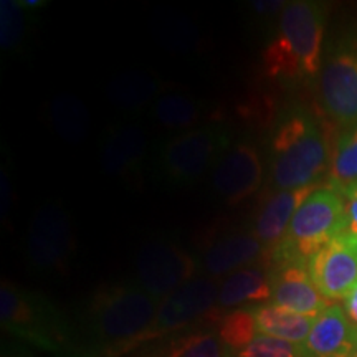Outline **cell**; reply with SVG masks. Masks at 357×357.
<instances>
[{"instance_id": "obj_1", "label": "cell", "mask_w": 357, "mask_h": 357, "mask_svg": "<svg viewBox=\"0 0 357 357\" xmlns=\"http://www.w3.org/2000/svg\"><path fill=\"white\" fill-rule=\"evenodd\" d=\"M159 305L137 283L102 284L86 306V331L93 351L118 357L139 347Z\"/></svg>"}, {"instance_id": "obj_2", "label": "cell", "mask_w": 357, "mask_h": 357, "mask_svg": "<svg viewBox=\"0 0 357 357\" xmlns=\"http://www.w3.org/2000/svg\"><path fill=\"white\" fill-rule=\"evenodd\" d=\"M331 159L326 131L307 111H289L273 128L270 174L278 192L312 187L331 169Z\"/></svg>"}, {"instance_id": "obj_3", "label": "cell", "mask_w": 357, "mask_h": 357, "mask_svg": "<svg viewBox=\"0 0 357 357\" xmlns=\"http://www.w3.org/2000/svg\"><path fill=\"white\" fill-rule=\"evenodd\" d=\"M326 8L318 2H289L280 12L275 37L263 52V68L273 79L314 78L323 68Z\"/></svg>"}, {"instance_id": "obj_4", "label": "cell", "mask_w": 357, "mask_h": 357, "mask_svg": "<svg viewBox=\"0 0 357 357\" xmlns=\"http://www.w3.org/2000/svg\"><path fill=\"white\" fill-rule=\"evenodd\" d=\"M347 230L346 202L333 187H316L300 205L281 242L266 253L275 268L305 265L319 250Z\"/></svg>"}, {"instance_id": "obj_5", "label": "cell", "mask_w": 357, "mask_h": 357, "mask_svg": "<svg viewBox=\"0 0 357 357\" xmlns=\"http://www.w3.org/2000/svg\"><path fill=\"white\" fill-rule=\"evenodd\" d=\"M0 323L7 334L40 351L60 354L71 347L73 334L60 310L43 294L8 280L0 287Z\"/></svg>"}, {"instance_id": "obj_6", "label": "cell", "mask_w": 357, "mask_h": 357, "mask_svg": "<svg viewBox=\"0 0 357 357\" xmlns=\"http://www.w3.org/2000/svg\"><path fill=\"white\" fill-rule=\"evenodd\" d=\"M230 144V134L220 124L189 129L159 146L158 169L167 184L190 187L217 166Z\"/></svg>"}, {"instance_id": "obj_7", "label": "cell", "mask_w": 357, "mask_h": 357, "mask_svg": "<svg viewBox=\"0 0 357 357\" xmlns=\"http://www.w3.org/2000/svg\"><path fill=\"white\" fill-rule=\"evenodd\" d=\"M77 248L73 222L60 200H47L35 211L29 235L26 258L38 271H63Z\"/></svg>"}, {"instance_id": "obj_8", "label": "cell", "mask_w": 357, "mask_h": 357, "mask_svg": "<svg viewBox=\"0 0 357 357\" xmlns=\"http://www.w3.org/2000/svg\"><path fill=\"white\" fill-rule=\"evenodd\" d=\"M326 114L344 126L357 124V33L346 35L326 56L319 73Z\"/></svg>"}, {"instance_id": "obj_9", "label": "cell", "mask_w": 357, "mask_h": 357, "mask_svg": "<svg viewBox=\"0 0 357 357\" xmlns=\"http://www.w3.org/2000/svg\"><path fill=\"white\" fill-rule=\"evenodd\" d=\"M197 268V261L187 250L167 238L142 243L134 257L137 284L159 301L194 280Z\"/></svg>"}, {"instance_id": "obj_10", "label": "cell", "mask_w": 357, "mask_h": 357, "mask_svg": "<svg viewBox=\"0 0 357 357\" xmlns=\"http://www.w3.org/2000/svg\"><path fill=\"white\" fill-rule=\"evenodd\" d=\"M218 303L217 283L207 276L194 278L182 284L160 301L153 326L146 333L142 344L153 339L177 333L213 314Z\"/></svg>"}, {"instance_id": "obj_11", "label": "cell", "mask_w": 357, "mask_h": 357, "mask_svg": "<svg viewBox=\"0 0 357 357\" xmlns=\"http://www.w3.org/2000/svg\"><path fill=\"white\" fill-rule=\"evenodd\" d=\"M263 181L260 153L252 141L231 142L212 172L213 192L227 205H238L252 197Z\"/></svg>"}, {"instance_id": "obj_12", "label": "cell", "mask_w": 357, "mask_h": 357, "mask_svg": "<svg viewBox=\"0 0 357 357\" xmlns=\"http://www.w3.org/2000/svg\"><path fill=\"white\" fill-rule=\"evenodd\" d=\"M307 271L326 300H346L357 287V235H337L311 258Z\"/></svg>"}, {"instance_id": "obj_13", "label": "cell", "mask_w": 357, "mask_h": 357, "mask_svg": "<svg viewBox=\"0 0 357 357\" xmlns=\"http://www.w3.org/2000/svg\"><path fill=\"white\" fill-rule=\"evenodd\" d=\"M357 346V328L346 311L331 305L314 319L310 334L300 344L301 357H351Z\"/></svg>"}, {"instance_id": "obj_14", "label": "cell", "mask_w": 357, "mask_h": 357, "mask_svg": "<svg viewBox=\"0 0 357 357\" xmlns=\"http://www.w3.org/2000/svg\"><path fill=\"white\" fill-rule=\"evenodd\" d=\"M273 298L271 303L307 318H318L329 307L328 300L312 283L305 265H284L270 270Z\"/></svg>"}, {"instance_id": "obj_15", "label": "cell", "mask_w": 357, "mask_h": 357, "mask_svg": "<svg viewBox=\"0 0 357 357\" xmlns=\"http://www.w3.org/2000/svg\"><path fill=\"white\" fill-rule=\"evenodd\" d=\"M265 253V247L255 234L230 231L207 245L200 265L208 276H222L253 265Z\"/></svg>"}, {"instance_id": "obj_16", "label": "cell", "mask_w": 357, "mask_h": 357, "mask_svg": "<svg viewBox=\"0 0 357 357\" xmlns=\"http://www.w3.org/2000/svg\"><path fill=\"white\" fill-rule=\"evenodd\" d=\"M147 136L139 124H114L101 144V167L108 176L121 177L134 171L144 159Z\"/></svg>"}, {"instance_id": "obj_17", "label": "cell", "mask_w": 357, "mask_h": 357, "mask_svg": "<svg viewBox=\"0 0 357 357\" xmlns=\"http://www.w3.org/2000/svg\"><path fill=\"white\" fill-rule=\"evenodd\" d=\"M314 189L316 185L300 190L276 192L261 205L257 213L253 234L257 235V238L265 247L266 253H270L281 242V238L287 234L289 223L293 220V215Z\"/></svg>"}, {"instance_id": "obj_18", "label": "cell", "mask_w": 357, "mask_h": 357, "mask_svg": "<svg viewBox=\"0 0 357 357\" xmlns=\"http://www.w3.org/2000/svg\"><path fill=\"white\" fill-rule=\"evenodd\" d=\"M273 298L270 271L258 265L245 266L227 276L218 288V306L234 307L242 303H265Z\"/></svg>"}, {"instance_id": "obj_19", "label": "cell", "mask_w": 357, "mask_h": 357, "mask_svg": "<svg viewBox=\"0 0 357 357\" xmlns=\"http://www.w3.org/2000/svg\"><path fill=\"white\" fill-rule=\"evenodd\" d=\"M253 316L258 333L263 336L283 339L293 344H301L314 324V318L284 310L275 303L253 307Z\"/></svg>"}, {"instance_id": "obj_20", "label": "cell", "mask_w": 357, "mask_h": 357, "mask_svg": "<svg viewBox=\"0 0 357 357\" xmlns=\"http://www.w3.org/2000/svg\"><path fill=\"white\" fill-rule=\"evenodd\" d=\"M159 82L146 71H126L111 79L108 98L121 109H137L149 105L159 91Z\"/></svg>"}, {"instance_id": "obj_21", "label": "cell", "mask_w": 357, "mask_h": 357, "mask_svg": "<svg viewBox=\"0 0 357 357\" xmlns=\"http://www.w3.org/2000/svg\"><path fill=\"white\" fill-rule=\"evenodd\" d=\"M50 121L61 139L66 142H82L86 139L89 129L88 111L77 96L60 95L50 105Z\"/></svg>"}, {"instance_id": "obj_22", "label": "cell", "mask_w": 357, "mask_h": 357, "mask_svg": "<svg viewBox=\"0 0 357 357\" xmlns=\"http://www.w3.org/2000/svg\"><path fill=\"white\" fill-rule=\"evenodd\" d=\"M357 184V124L339 136L329 169V187L334 190Z\"/></svg>"}, {"instance_id": "obj_23", "label": "cell", "mask_w": 357, "mask_h": 357, "mask_svg": "<svg viewBox=\"0 0 357 357\" xmlns=\"http://www.w3.org/2000/svg\"><path fill=\"white\" fill-rule=\"evenodd\" d=\"M154 119L164 128L185 129L194 126L202 116V108L195 100L184 95H164L154 102Z\"/></svg>"}, {"instance_id": "obj_24", "label": "cell", "mask_w": 357, "mask_h": 357, "mask_svg": "<svg viewBox=\"0 0 357 357\" xmlns=\"http://www.w3.org/2000/svg\"><path fill=\"white\" fill-rule=\"evenodd\" d=\"M257 323L253 310H234L217 321V336L231 354L245 349L255 339Z\"/></svg>"}, {"instance_id": "obj_25", "label": "cell", "mask_w": 357, "mask_h": 357, "mask_svg": "<svg viewBox=\"0 0 357 357\" xmlns=\"http://www.w3.org/2000/svg\"><path fill=\"white\" fill-rule=\"evenodd\" d=\"M164 357H234L217 334L195 331L172 339Z\"/></svg>"}, {"instance_id": "obj_26", "label": "cell", "mask_w": 357, "mask_h": 357, "mask_svg": "<svg viewBox=\"0 0 357 357\" xmlns=\"http://www.w3.org/2000/svg\"><path fill=\"white\" fill-rule=\"evenodd\" d=\"M24 8L20 2H0V43L3 50H15L24 38Z\"/></svg>"}, {"instance_id": "obj_27", "label": "cell", "mask_w": 357, "mask_h": 357, "mask_svg": "<svg viewBox=\"0 0 357 357\" xmlns=\"http://www.w3.org/2000/svg\"><path fill=\"white\" fill-rule=\"evenodd\" d=\"M234 357H301V354L300 344L260 334Z\"/></svg>"}, {"instance_id": "obj_28", "label": "cell", "mask_w": 357, "mask_h": 357, "mask_svg": "<svg viewBox=\"0 0 357 357\" xmlns=\"http://www.w3.org/2000/svg\"><path fill=\"white\" fill-rule=\"evenodd\" d=\"M344 311H346L347 319L351 321V324L357 328V287L346 296Z\"/></svg>"}, {"instance_id": "obj_29", "label": "cell", "mask_w": 357, "mask_h": 357, "mask_svg": "<svg viewBox=\"0 0 357 357\" xmlns=\"http://www.w3.org/2000/svg\"><path fill=\"white\" fill-rule=\"evenodd\" d=\"M253 10H255L258 15H268V13H273V12H281L284 8L287 3L284 2H263V0H258V2H252L250 3Z\"/></svg>"}, {"instance_id": "obj_30", "label": "cell", "mask_w": 357, "mask_h": 357, "mask_svg": "<svg viewBox=\"0 0 357 357\" xmlns=\"http://www.w3.org/2000/svg\"><path fill=\"white\" fill-rule=\"evenodd\" d=\"M346 213H347V230H349L351 234L357 235V197L347 199Z\"/></svg>"}, {"instance_id": "obj_31", "label": "cell", "mask_w": 357, "mask_h": 357, "mask_svg": "<svg viewBox=\"0 0 357 357\" xmlns=\"http://www.w3.org/2000/svg\"><path fill=\"white\" fill-rule=\"evenodd\" d=\"M10 181H8V176L6 177V172H2V215L6 217V211L8 212V207H10Z\"/></svg>"}, {"instance_id": "obj_32", "label": "cell", "mask_w": 357, "mask_h": 357, "mask_svg": "<svg viewBox=\"0 0 357 357\" xmlns=\"http://www.w3.org/2000/svg\"><path fill=\"white\" fill-rule=\"evenodd\" d=\"M20 6L24 10H33V8H40L45 6L43 0H22Z\"/></svg>"}, {"instance_id": "obj_33", "label": "cell", "mask_w": 357, "mask_h": 357, "mask_svg": "<svg viewBox=\"0 0 357 357\" xmlns=\"http://www.w3.org/2000/svg\"><path fill=\"white\" fill-rule=\"evenodd\" d=\"M339 194L342 195V197H357V184H352V185H347V187H342V189L337 190Z\"/></svg>"}, {"instance_id": "obj_34", "label": "cell", "mask_w": 357, "mask_h": 357, "mask_svg": "<svg viewBox=\"0 0 357 357\" xmlns=\"http://www.w3.org/2000/svg\"><path fill=\"white\" fill-rule=\"evenodd\" d=\"M2 357H20V356H15V354H10V352H8V354H7V352H3V354H2Z\"/></svg>"}, {"instance_id": "obj_35", "label": "cell", "mask_w": 357, "mask_h": 357, "mask_svg": "<svg viewBox=\"0 0 357 357\" xmlns=\"http://www.w3.org/2000/svg\"><path fill=\"white\" fill-rule=\"evenodd\" d=\"M351 357H357V346H356V349H354V352H352Z\"/></svg>"}]
</instances>
